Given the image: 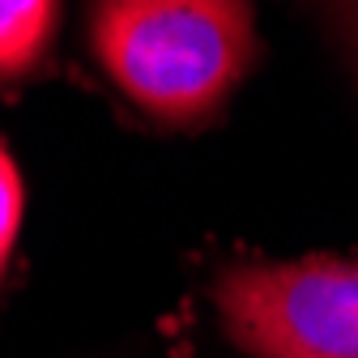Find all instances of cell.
Returning a JSON list of instances; mask_svg holds the SVG:
<instances>
[{
    "label": "cell",
    "instance_id": "277c9868",
    "mask_svg": "<svg viewBox=\"0 0 358 358\" xmlns=\"http://www.w3.org/2000/svg\"><path fill=\"white\" fill-rule=\"evenodd\" d=\"M316 26L329 43V52L337 56L354 99H358V0H341V5H316Z\"/></svg>",
    "mask_w": 358,
    "mask_h": 358
},
{
    "label": "cell",
    "instance_id": "3957f363",
    "mask_svg": "<svg viewBox=\"0 0 358 358\" xmlns=\"http://www.w3.org/2000/svg\"><path fill=\"white\" fill-rule=\"evenodd\" d=\"M60 34V5L52 0H0V85H22Z\"/></svg>",
    "mask_w": 358,
    "mask_h": 358
},
{
    "label": "cell",
    "instance_id": "5b68a950",
    "mask_svg": "<svg viewBox=\"0 0 358 358\" xmlns=\"http://www.w3.org/2000/svg\"><path fill=\"white\" fill-rule=\"evenodd\" d=\"M22 217H26V184H22V171L9 145L0 141V282L9 273V260L22 235Z\"/></svg>",
    "mask_w": 358,
    "mask_h": 358
},
{
    "label": "cell",
    "instance_id": "6da1fadb",
    "mask_svg": "<svg viewBox=\"0 0 358 358\" xmlns=\"http://www.w3.org/2000/svg\"><path fill=\"white\" fill-rule=\"evenodd\" d=\"M85 38L120 94L166 128H205L260 60L256 9L235 0H107Z\"/></svg>",
    "mask_w": 358,
    "mask_h": 358
},
{
    "label": "cell",
    "instance_id": "7a4b0ae2",
    "mask_svg": "<svg viewBox=\"0 0 358 358\" xmlns=\"http://www.w3.org/2000/svg\"><path fill=\"white\" fill-rule=\"evenodd\" d=\"M209 303L243 358H358V256L231 260Z\"/></svg>",
    "mask_w": 358,
    "mask_h": 358
}]
</instances>
